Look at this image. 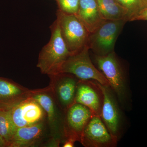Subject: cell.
<instances>
[{
  "label": "cell",
  "mask_w": 147,
  "mask_h": 147,
  "mask_svg": "<svg viewBox=\"0 0 147 147\" xmlns=\"http://www.w3.org/2000/svg\"></svg>",
  "instance_id": "23"
},
{
  "label": "cell",
  "mask_w": 147,
  "mask_h": 147,
  "mask_svg": "<svg viewBox=\"0 0 147 147\" xmlns=\"http://www.w3.org/2000/svg\"><path fill=\"white\" fill-rule=\"evenodd\" d=\"M56 15L61 34L71 55L88 45L90 34L76 15L67 14L59 10Z\"/></svg>",
  "instance_id": "3"
},
{
  "label": "cell",
  "mask_w": 147,
  "mask_h": 147,
  "mask_svg": "<svg viewBox=\"0 0 147 147\" xmlns=\"http://www.w3.org/2000/svg\"><path fill=\"white\" fill-rule=\"evenodd\" d=\"M17 127L13 123L9 110L0 108V135L8 147Z\"/></svg>",
  "instance_id": "17"
},
{
  "label": "cell",
  "mask_w": 147,
  "mask_h": 147,
  "mask_svg": "<svg viewBox=\"0 0 147 147\" xmlns=\"http://www.w3.org/2000/svg\"><path fill=\"white\" fill-rule=\"evenodd\" d=\"M35 100L45 111L51 131V140L61 143L65 140L63 131L64 114L59 113V106L49 86L30 90V96Z\"/></svg>",
  "instance_id": "6"
},
{
  "label": "cell",
  "mask_w": 147,
  "mask_h": 147,
  "mask_svg": "<svg viewBox=\"0 0 147 147\" xmlns=\"http://www.w3.org/2000/svg\"><path fill=\"white\" fill-rule=\"evenodd\" d=\"M30 90L7 79L0 78L1 108L9 110L30 96Z\"/></svg>",
  "instance_id": "14"
},
{
  "label": "cell",
  "mask_w": 147,
  "mask_h": 147,
  "mask_svg": "<svg viewBox=\"0 0 147 147\" xmlns=\"http://www.w3.org/2000/svg\"><path fill=\"white\" fill-rule=\"evenodd\" d=\"M93 63L105 76L124 110L131 109V94L126 73L115 52L108 55H95Z\"/></svg>",
  "instance_id": "1"
},
{
  "label": "cell",
  "mask_w": 147,
  "mask_h": 147,
  "mask_svg": "<svg viewBox=\"0 0 147 147\" xmlns=\"http://www.w3.org/2000/svg\"><path fill=\"white\" fill-rule=\"evenodd\" d=\"M104 100L100 84L93 80H80L76 90L75 102L89 108L94 115L100 117Z\"/></svg>",
  "instance_id": "12"
},
{
  "label": "cell",
  "mask_w": 147,
  "mask_h": 147,
  "mask_svg": "<svg viewBox=\"0 0 147 147\" xmlns=\"http://www.w3.org/2000/svg\"><path fill=\"white\" fill-rule=\"evenodd\" d=\"M104 95L100 117L114 138L119 141L126 127L124 110L110 86L100 84Z\"/></svg>",
  "instance_id": "5"
},
{
  "label": "cell",
  "mask_w": 147,
  "mask_h": 147,
  "mask_svg": "<svg viewBox=\"0 0 147 147\" xmlns=\"http://www.w3.org/2000/svg\"><path fill=\"white\" fill-rule=\"evenodd\" d=\"M45 130L44 121L33 125L18 127L8 147L35 146L42 140Z\"/></svg>",
  "instance_id": "13"
},
{
  "label": "cell",
  "mask_w": 147,
  "mask_h": 147,
  "mask_svg": "<svg viewBox=\"0 0 147 147\" xmlns=\"http://www.w3.org/2000/svg\"><path fill=\"white\" fill-rule=\"evenodd\" d=\"M49 86L59 108L63 112L75 102L80 79L72 74L59 73L49 76Z\"/></svg>",
  "instance_id": "8"
},
{
  "label": "cell",
  "mask_w": 147,
  "mask_h": 147,
  "mask_svg": "<svg viewBox=\"0 0 147 147\" xmlns=\"http://www.w3.org/2000/svg\"><path fill=\"white\" fill-rule=\"evenodd\" d=\"M50 28V40L40 52L36 65L41 73L48 76L59 73L63 64L71 55L61 34L57 20Z\"/></svg>",
  "instance_id": "2"
},
{
  "label": "cell",
  "mask_w": 147,
  "mask_h": 147,
  "mask_svg": "<svg viewBox=\"0 0 147 147\" xmlns=\"http://www.w3.org/2000/svg\"><path fill=\"white\" fill-rule=\"evenodd\" d=\"M89 50L87 45L78 53L70 55L63 64L60 73L70 74L80 80H93L109 86L105 76L92 61Z\"/></svg>",
  "instance_id": "4"
},
{
  "label": "cell",
  "mask_w": 147,
  "mask_h": 147,
  "mask_svg": "<svg viewBox=\"0 0 147 147\" xmlns=\"http://www.w3.org/2000/svg\"><path fill=\"white\" fill-rule=\"evenodd\" d=\"M9 110L17 128L38 123L44 121L46 116L41 106L30 97L22 100Z\"/></svg>",
  "instance_id": "11"
},
{
  "label": "cell",
  "mask_w": 147,
  "mask_h": 147,
  "mask_svg": "<svg viewBox=\"0 0 147 147\" xmlns=\"http://www.w3.org/2000/svg\"><path fill=\"white\" fill-rule=\"evenodd\" d=\"M7 147L6 143L5 141L3 139L2 137L0 135V147Z\"/></svg>",
  "instance_id": "22"
},
{
  "label": "cell",
  "mask_w": 147,
  "mask_h": 147,
  "mask_svg": "<svg viewBox=\"0 0 147 147\" xmlns=\"http://www.w3.org/2000/svg\"><path fill=\"white\" fill-rule=\"evenodd\" d=\"M100 13L105 20L128 21V12L116 0H96Z\"/></svg>",
  "instance_id": "16"
},
{
  "label": "cell",
  "mask_w": 147,
  "mask_h": 147,
  "mask_svg": "<svg viewBox=\"0 0 147 147\" xmlns=\"http://www.w3.org/2000/svg\"><path fill=\"white\" fill-rule=\"evenodd\" d=\"M58 10L68 14L76 15L79 8V0H55Z\"/></svg>",
  "instance_id": "19"
},
{
  "label": "cell",
  "mask_w": 147,
  "mask_h": 147,
  "mask_svg": "<svg viewBox=\"0 0 147 147\" xmlns=\"http://www.w3.org/2000/svg\"><path fill=\"white\" fill-rule=\"evenodd\" d=\"M93 115L88 108L82 104L75 102L70 106L64 115L63 131L65 139L73 138L80 143L84 129Z\"/></svg>",
  "instance_id": "9"
},
{
  "label": "cell",
  "mask_w": 147,
  "mask_h": 147,
  "mask_svg": "<svg viewBox=\"0 0 147 147\" xmlns=\"http://www.w3.org/2000/svg\"><path fill=\"white\" fill-rule=\"evenodd\" d=\"M118 142L100 117L93 115L84 129L80 143L85 147H115Z\"/></svg>",
  "instance_id": "10"
},
{
  "label": "cell",
  "mask_w": 147,
  "mask_h": 147,
  "mask_svg": "<svg viewBox=\"0 0 147 147\" xmlns=\"http://www.w3.org/2000/svg\"><path fill=\"white\" fill-rule=\"evenodd\" d=\"M128 12V21L133 19L147 5V0H116Z\"/></svg>",
  "instance_id": "18"
},
{
  "label": "cell",
  "mask_w": 147,
  "mask_h": 147,
  "mask_svg": "<svg viewBox=\"0 0 147 147\" xmlns=\"http://www.w3.org/2000/svg\"><path fill=\"white\" fill-rule=\"evenodd\" d=\"M140 20L147 21V5L134 17L133 21Z\"/></svg>",
  "instance_id": "20"
},
{
  "label": "cell",
  "mask_w": 147,
  "mask_h": 147,
  "mask_svg": "<svg viewBox=\"0 0 147 147\" xmlns=\"http://www.w3.org/2000/svg\"><path fill=\"white\" fill-rule=\"evenodd\" d=\"M76 141L75 139L71 138H67L64 141L63 147H73Z\"/></svg>",
  "instance_id": "21"
},
{
  "label": "cell",
  "mask_w": 147,
  "mask_h": 147,
  "mask_svg": "<svg viewBox=\"0 0 147 147\" xmlns=\"http://www.w3.org/2000/svg\"><path fill=\"white\" fill-rule=\"evenodd\" d=\"M125 20H105L90 34L88 45L95 55L103 56L114 52L115 44Z\"/></svg>",
  "instance_id": "7"
},
{
  "label": "cell",
  "mask_w": 147,
  "mask_h": 147,
  "mask_svg": "<svg viewBox=\"0 0 147 147\" xmlns=\"http://www.w3.org/2000/svg\"><path fill=\"white\" fill-rule=\"evenodd\" d=\"M76 15L90 34L94 32L105 21L100 13L96 0H79Z\"/></svg>",
  "instance_id": "15"
}]
</instances>
